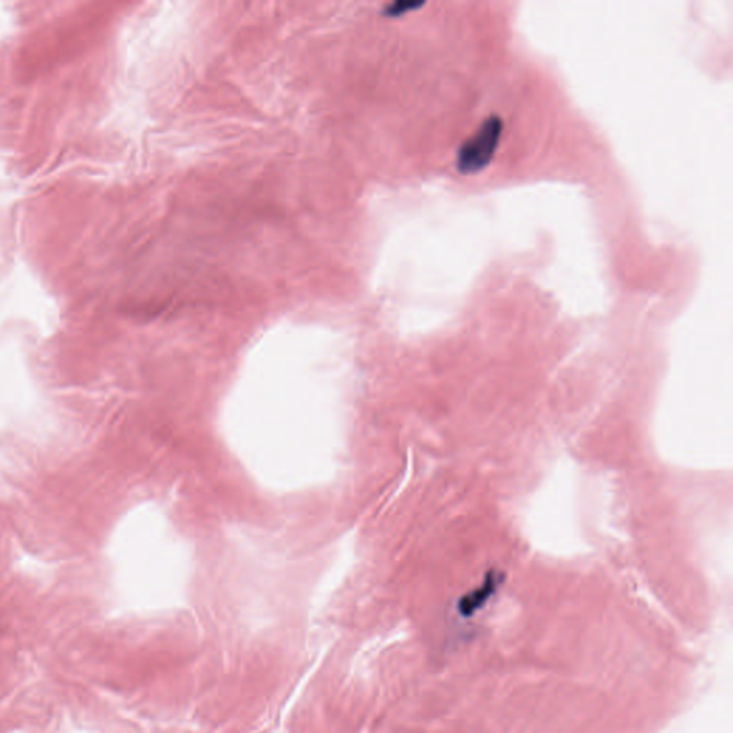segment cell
<instances>
[{"label": "cell", "mask_w": 733, "mask_h": 733, "mask_svg": "<svg viewBox=\"0 0 733 733\" xmlns=\"http://www.w3.org/2000/svg\"><path fill=\"white\" fill-rule=\"evenodd\" d=\"M501 579L496 576V573L492 572L485 576L483 585L478 587V589L467 593L465 597H461L459 604H457V610L465 618H470L476 611L483 608L490 597L496 592Z\"/></svg>", "instance_id": "cell-2"}, {"label": "cell", "mask_w": 733, "mask_h": 733, "mask_svg": "<svg viewBox=\"0 0 733 733\" xmlns=\"http://www.w3.org/2000/svg\"><path fill=\"white\" fill-rule=\"evenodd\" d=\"M503 133L504 121L501 115L492 114L484 118L478 129L460 145L455 160L457 172L465 176L483 172L496 157Z\"/></svg>", "instance_id": "cell-1"}]
</instances>
